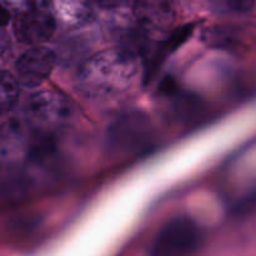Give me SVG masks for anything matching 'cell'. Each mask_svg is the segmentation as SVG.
<instances>
[{
	"mask_svg": "<svg viewBox=\"0 0 256 256\" xmlns=\"http://www.w3.org/2000/svg\"><path fill=\"white\" fill-rule=\"evenodd\" d=\"M138 62L134 52L119 49L92 55L78 74V90L94 100H106L124 94L134 84Z\"/></svg>",
	"mask_w": 256,
	"mask_h": 256,
	"instance_id": "1",
	"label": "cell"
},
{
	"mask_svg": "<svg viewBox=\"0 0 256 256\" xmlns=\"http://www.w3.org/2000/svg\"><path fill=\"white\" fill-rule=\"evenodd\" d=\"M56 29L55 18L42 9L22 12L14 20L12 32L20 42L32 46L48 42Z\"/></svg>",
	"mask_w": 256,
	"mask_h": 256,
	"instance_id": "6",
	"label": "cell"
},
{
	"mask_svg": "<svg viewBox=\"0 0 256 256\" xmlns=\"http://www.w3.org/2000/svg\"><path fill=\"white\" fill-rule=\"evenodd\" d=\"M10 22V12L4 4L0 2V29L8 25V22Z\"/></svg>",
	"mask_w": 256,
	"mask_h": 256,
	"instance_id": "11",
	"label": "cell"
},
{
	"mask_svg": "<svg viewBox=\"0 0 256 256\" xmlns=\"http://www.w3.org/2000/svg\"><path fill=\"white\" fill-rule=\"evenodd\" d=\"M55 65V54L45 46H32L18 58L15 74L22 86L38 88L52 74Z\"/></svg>",
	"mask_w": 256,
	"mask_h": 256,
	"instance_id": "5",
	"label": "cell"
},
{
	"mask_svg": "<svg viewBox=\"0 0 256 256\" xmlns=\"http://www.w3.org/2000/svg\"><path fill=\"white\" fill-rule=\"evenodd\" d=\"M20 84L16 78L8 72H0V115L6 114L19 99Z\"/></svg>",
	"mask_w": 256,
	"mask_h": 256,
	"instance_id": "8",
	"label": "cell"
},
{
	"mask_svg": "<svg viewBox=\"0 0 256 256\" xmlns=\"http://www.w3.org/2000/svg\"><path fill=\"white\" fill-rule=\"evenodd\" d=\"M200 230L189 218H176L162 226L155 238L152 256H190L198 249Z\"/></svg>",
	"mask_w": 256,
	"mask_h": 256,
	"instance_id": "2",
	"label": "cell"
},
{
	"mask_svg": "<svg viewBox=\"0 0 256 256\" xmlns=\"http://www.w3.org/2000/svg\"><path fill=\"white\" fill-rule=\"evenodd\" d=\"M150 138V122L140 112H130L116 120L110 128V149L119 152H130L140 149Z\"/></svg>",
	"mask_w": 256,
	"mask_h": 256,
	"instance_id": "4",
	"label": "cell"
},
{
	"mask_svg": "<svg viewBox=\"0 0 256 256\" xmlns=\"http://www.w3.org/2000/svg\"><path fill=\"white\" fill-rule=\"evenodd\" d=\"M134 15L142 29L162 32L175 20L174 0H135Z\"/></svg>",
	"mask_w": 256,
	"mask_h": 256,
	"instance_id": "7",
	"label": "cell"
},
{
	"mask_svg": "<svg viewBox=\"0 0 256 256\" xmlns=\"http://www.w3.org/2000/svg\"><path fill=\"white\" fill-rule=\"evenodd\" d=\"M9 46V36L4 30L0 29V55L5 52Z\"/></svg>",
	"mask_w": 256,
	"mask_h": 256,
	"instance_id": "13",
	"label": "cell"
},
{
	"mask_svg": "<svg viewBox=\"0 0 256 256\" xmlns=\"http://www.w3.org/2000/svg\"><path fill=\"white\" fill-rule=\"evenodd\" d=\"M72 102L62 92H40L29 98L25 105V114L36 126L55 129L72 119Z\"/></svg>",
	"mask_w": 256,
	"mask_h": 256,
	"instance_id": "3",
	"label": "cell"
},
{
	"mask_svg": "<svg viewBox=\"0 0 256 256\" xmlns=\"http://www.w3.org/2000/svg\"><path fill=\"white\" fill-rule=\"evenodd\" d=\"M212 4L218 12H248L255 6V0H212Z\"/></svg>",
	"mask_w": 256,
	"mask_h": 256,
	"instance_id": "10",
	"label": "cell"
},
{
	"mask_svg": "<svg viewBox=\"0 0 256 256\" xmlns=\"http://www.w3.org/2000/svg\"><path fill=\"white\" fill-rule=\"evenodd\" d=\"M202 42L210 48L228 49L234 45L235 38L229 30L220 26L208 28L202 32Z\"/></svg>",
	"mask_w": 256,
	"mask_h": 256,
	"instance_id": "9",
	"label": "cell"
},
{
	"mask_svg": "<svg viewBox=\"0 0 256 256\" xmlns=\"http://www.w3.org/2000/svg\"><path fill=\"white\" fill-rule=\"evenodd\" d=\"M98 4H100L102 6L105 8H114V6H119V5L125 4L128 0H95Z\"/></svg>",
	"mask_w": 256,
	"mask_h": 256,
	"instance_id": "12",
	"label": "cell"
}]
</instances>
